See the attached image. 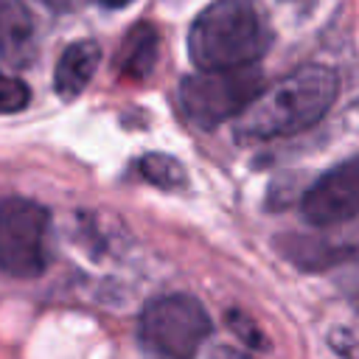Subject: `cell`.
I'll return each instance as SVG.
<instances>
[{
  "label": "cell",
  "instance_id": "52a82bcc",
  "mask_svg": "<svg viewBox=\"0 0 359 359\" xmlns=\"http://www.w3.org/2000/svg\"><path fill=\"white\" fill-rule=\"evenodd\" d=\"M34 56V20L22 0H0V59L11 67Z\"/></svg>",
  "mask_w": 359,
  "mask_h": 359
},
{
  "label": "cell",
  "instance_id": "9c48e42d",
  "mask_svg": "<svg viewBox=\"0 0 359 359\" xmlns=\"http://www.w3.org/2000/svg\"><path fill=\"white\" fill-rule=\"evenodd\" d=\"M157 59V31L149 22H140L129 31L121 48V73L126 79H146Z\"/></svg>",
  "mask_w": 359,
  "mask_h": 359
},
{
  "label": "cell",
  "instance_id": "3957f363",
  "mask_svg": "<svg viewBox=\"0 0 359 359\" xmlns=\"http://www.w3.org/2000/svg\"><path fill=\"white\" fill-rule=\"evenodd\" d=\"M261 90H264V76L252 65L224 67V70H199L180 81L177 104L194 126L213 129L236 118Z\"/></svg>",
  "mask_w": 359,
  "mask_h": 359
},
{
  "label": "cell",
  "instance_id": "4fadbf2b",
  "mask_svg": "<svg viewBox=\"0 0 359 359\" xmlns=\"http://www.w3.org/2000/svg\"><path fill=\"white\" fill-rule=\"evenodd\" d=\"M101 6H107V8H123V6H129L132 0H98Z\"/></svg>",
  "mask_w": 359,
  "mask_h": 359
},
{
  "label": "cell",
  "instance_id": "8fae6325",
  "mask_svg": "<svg viewBox=\"0 0 359 359\" xmlns=\"http://www.w3.org/2000/svg\"><path fill=\"white\" fill-rule=\"evenodd\" d=\"M31 101V93H28V84L17 76H8L0 70V112H20L25 109Z\"/></svg>",
  "mask_w": 359,
  "mask_h": 359
},
{
  "label": "cell",
  "instance_id": "7a4b0ae2",
  "mask_svg": "<svg viewBox=\"0 0 359 359\" xmlns=\"http://www.w3.org/2000/svg\"><path fill=\"white\" fill-rule=\"evenodd\" d=\"M269 48V31L252 0H213L188 31V56L199 70L255 65Z\"/></svg>",
  "mask_w": 359,
  "mask_h": 359
},
{
  "label": "cell",
  "instance_id": "7c38bea8",
  "mask_svg": "<svg viewBox=\"0 0 359 359\" xmlns=\"http://www.w3.org/2000/svg\"><path fill=\"white\" fill-rule=\"evenodd\" d=\"M48 8H56V11H70V8H76V6H81L84 0H42Z\"/></svg>",
  "mask_w": 359,
  "mask_h": 359
},
{
  "label": "cell",
  "instance_id": "277c9868",
  "mask_svg": "<svg viewBox=\"0 0 359 359\" xmlns=\"http://www.w3.org/2000/svg\"><path fill=\"white\" fill-rule=\"evenodd\" d=\"M210 337V317L191 294H165L151 300L137 323V339L157 356H191Z\"/></svg>",
  "mask_w": 359,
  "mask_h": 359
},
{
  "label": "cell",
  "instance_id": "5b68a950",
  "mask_svg": "<svg viewBox=\"0 0 359 359\" xmlns=\"http://www.w3.org/2000/svg\"><path fill=\"white\" fill-rule=\"evenodd\" d=\"M48 210L22 196L0 202V269L11 278H34L45 269Z\"/></svg>",
  "mask_w": 359,
  "mask_h": 359
},
{
  "label": "cell",
  "instance_id": "30bf717a",
  "mask_svg": "<svg viewBox=\"0 0 359 359\" xmlns=\"http://www.w3.org/2000/svg\"><path fill=\"white\" fill-rule=\"evenodd\" d=\"M140 171L146 174L149 182H154L160 188H177L185 180V168L168 154H146L140 160Z\"/></svg>",
  "mask_w": 359,
  "mask_h": 359
},
{
  "label": "cell",
  "instance_id": "6da1fadb",
  "mask_svg": "<svg viewBox=\"0 0 359 359\" xmlns=\"http://www.w3.org/2000/svg\"><path fill=\"white\" fill-rule=\"evenodd\" d=\"M339 79L325 65H303L286 79L264 87L236 118V135L250 140H272L297 135L331 109Z\"/></svg>",
  "mask_w": 359,
  "mask_h": 359
},
{
  "label": "cell",
  "instance_id": "ba28073f",
  "mask_svg": "<svg viewBox=\"0 0 359 359\" xmlns=\"http://www.w3.org/2000/svg\"><path fill=\"white\" fill-rule=\"evenodd\" d=\"M101 62V48L93 39H81L65 48L59 56L56 73H53V87L62 98H76L93 79L95 67Z\"/></svg>",
  "mask_w": 359,
  "mask_h": 359
},
{
  "label": "cell",
  "instance_id": "8992f818",
  "mask_svg": "<svg viewBox=\"0 0 359 359\" xmlns=\"http://www.w3.org/2000/svg\"><path fill=\"white\" fill-rule=\"evenodd\" d=\"M300 213L314 227H331L359 216V160L325 171L303 194Z\"/></svg>",
  "mask_w": 359,
  "mask_h": 359
}]
</instances>
